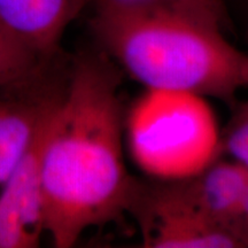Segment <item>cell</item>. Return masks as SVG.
<instances>
[{"instance_id": "10", "label": "cell", "mask_w": 248, "mask_h": 248, "mask_svg": "<svg viewBox=\"0 0 248 248\" xmlns=\"http://www.w3.org/2000/svg\"><path fill=\"white\" fill-rule=\"evenodd\" d=\"M52 61L24 45L0 21V91L37 82L45 75Z\"/></svg>"}, {"instance_id": "12", "label": "cell", "mask_w": 248, "mask_h": 248, "mask_svg": "<svg viewBox=\"0 0 248 248\" xmlns=\"http://www.w3.org/2000/svg\"><path fill=\"white\" fill-rule=\"evenodd\" d=\"M233 231L239 237L244 247H248V186L241 201L239 213L233 223Z\"/></svg>"}, {"instance_id": "3", "label": "cell", "mask_w": 248, "mask_h": 248, "mask_svg": "<svg viewBox=\"0 0 248 248\" xmlns=\"http://www.w3.org/2000/svg\"><path fill=\"white\" fill-rule=\"evenodd\" d=\"M124 132L138 168L161 182L192 177L223 154L213 108L191 92L146 89L124 119Z\"/></svg>"}, {"instance_id": "2", "label": "cell", "mask_w": 248, "mask_h": 248, "mask_svg": "<svg viewBox=\"0 0 248 248\" xmlns=\"http://www.w3.org/2000/svg\"><path fill=\"white\" fill-rule=\"evenodd\" d=\"M91 28L119 69L146 89L233 102L248 88V54L214 24L171 14L95 12Z\"/></svg>"}, {"instance_id": "1", "label": "cell", "mask_w": 248, "mask_h": 248, "mask_svg": "<svg viewBox=\"0 0 248 248\" xmlns=\"http://www.w3.org/2000/svg\"><path fill=\"white\" fill-rule=\"evenodd\" d=\"M119 67L102 49L71 59L46 120L40 156L45 232L57 248L129 213L138 181L123 157Z\"/></svg>"}, {"instance_id": "8", "label": "cell", "mask_w": 248, "mask_h": 248, "mask_svg": "<svg viewBox=\"0 0 248 248\" xmlns=\"http://www.w3.org/2000/svg\"><path fill=\"white\" fill-rule=\"evenodd\" d=\"M91 0H0V21L24 45L54 60L64 31Z\"/></svg>"}, {"instance_id": "7", "label": "cell", "mask_w": 248, "mask_h": 248, "mask_svg": "<svg viewBox=\"0 0 248 248\" xmlns=\"http://www.w3.org/2000/svg\"><path fill=\"white\" fill-rule=\"evenodd\" d=\"M163 184L191 209L233 231V223L248 186V169L233 160L219 157L192 177Z\"/></svg>"}, {"instance_id": "5", "label": "cell", "mask_w": 248, "mask_h": 248, "mask_svg": "<svg viewBox=\"0 0 248 248\" xmlns=\"http://www.w3.org/2000/svg\"><path fill=\"white\" fill-rule=\"evenodd\" d=\"M47 116L29 153L0 193V248L38 247L46 233L40 156Z\"/></svg>"}, {"instance_id": "9", "label": "cell", "mask_w": 248, "mask_h": 248, "mask_svg": "<svg viewBox=\"0 0 248 248\" xmlns=\"http://www.w3.org/2000/svg\"><path fill=\"white\" fill-rule=\"evenodd\" d=\"M100 13L171 14L224 27L226 0H91Z\"/></svg>"}, {"instance_id": "4", "label": "cell", "mask_w": 248, "mask_h": 248, "mask_svg": "<svg viewBox=\"0 0 248 248\" xmlns=\"http://www.w3.org/2000/svg\"><path fill=\"white\" fill-rule=\"evenodd\" d=\"M148 248H245L230 229L218 225L176 199L162 182L141 184L129 210Z\"/></svg>"}, {"instance_id": "6", "label": "cell", "mask_w": 248, "mask_h": 248, "mask_svg": "<svg viewBox=\"0 0 248 248\" xmlns=\"http://www.w3.org/2000/svg\"><path fill=\"white\" fill-rule=\"evenodd\" d=\"M62 83H46L45 74L24 88L0 91V193L29 153Z\"/></svg>"}, {"instance_id": "11", "label": "cell", "mask_w": 248, "mask_h": 248, "mask_svg": "<svg viewBox=\"0 0 248 248\" xmlns=\"http://www.w3.org/2000/svg\"><path fill=\"white\" fill-rule=\"evenodd\" d=\"M223 153L248 169V104L244 105L222 135Z\"/></svg>"}]
</instances>
